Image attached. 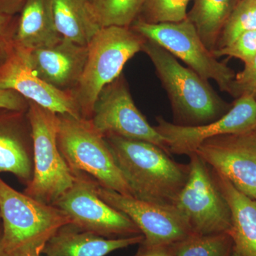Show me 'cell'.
<instances>
[{
	"instance_id": "obj_1",
	"label": "cell",
	"mask_w": 256,
	"mask_h": 256,
	"mask_svg": "<svg viewBox=\"0 0 256 256\" xmlns=\"http://www.w3.org/2000/svg\"><path fill=\"white\" fill-rule=\"evenodd\" d=\"M105 139L136 198L174 206L188 182L190 166L176 162L160 146L116 134Z\"/></svg>"
},
{
	"instance_id": "obj_2",
	"label": "cell",
	"mask_w": 256,
	"mask_h": 256,
	"mask_svg": "<svg viewBox=\"0 0 256 256\" xmlns=\"http://www.w3.org/2000/svg\"><path fill=\"white\" fill-rule=\"evenodd\" d=\"M142 52L150 58L171 102L174 124L198 126L220 118L232 107L218 95L208 80L156 42L146 40Z\"/></svg>"
},
{
	"instance_id": "obj_3",
	"label": "cell",
	"mask_w": 256,
	"mask_h": 256,
	"mask_svg": "<svg viewBox=\"0 0 256 256\" xmlns=\"http://www.w3.org/2000/svg\"><path fill=\"white\" fill-rule=\"evenodd\" d=\"M2 242L10 256H40L56 232L72 224L68 215L54 205L22 194L0 178Z\"/></svg>"
},
{
	"instance_id": "obj_4",
	"label": "cell",
	"mask_w": 256,
	"mask_h": 256,
	"mask_svg": "<svg viewBox=\"0 0 256 256\" xmlns=\"http://www.w3.org/2000/svg\"><path fill=\"white\" fill-rule=\"evenodd\" d=\"M146 41L131 28L106 26L98 32L88 46L85 67L73 92L82 118L92 119L101 92L120 76Z\"/></svg>"
},
{
	"instance_id": "obj_5",
	"label": "cell",
	"mask_w": 256,
	"mask_h": 256,
	"mask_svg": "<svg viewBox=\"0 0 256 256\" xmlns=\"http://www.w3.org/2000/svg\"><path fill=\"white\" fill-rule=\"evenodd\" d=\"M57 142L72 174H82L102 188L126 196L133 192L121 173L105 138L90 120L58 114Z\"/></svg>"
},
{
	"instance_id": "obj_6",
	"label": "cell",
	"mask_w": 256,
	"mask_h": 256,
	"mask_svg": "<svg viewBox=\"0 0 256 256\" xmlns=\"http://www.w3.org/2000/svg\"><path fill=\"white\" fill-rule=\"evenodd\" d=\"M28 118L33 142L34 173L25 194L53 205L74 182L57 142L58 114L28 101Z\"/></svg>"
},
{
	"instance_id": "obj_7",
	"label": "cell",
	"mask_w": 256,
	"mask_h": 256,
	"mask_svg": "<svg viewBox=\"0 0 256 256\" xmlns=\"http://www.w3.org/2000/svg\"><path fill=\"white\" fill-rule=\"evenodd\" d=\"M130 28L182 60L205 80H214L222 92L230 94L235 73L226 64L217 60L188 18L178 22L158 24L138 18Z\"/></svg>"
},
{
	"instance_id": "obj_8",
	"label": "cell",
	"mask_w": 256,
	"mask_h": 256,
	"mask_svg": "<svg viewBox=\"0 0 256 256\" xmlns=\"http://www.w3.org/2000/svg\"><path fill=\"white\" fill-rule=\"evenodd\" d=\"M188 156L190 174L174 206L194 234L228 233L232 227L230 208L215 183L210 166L195 153Z\"/></svg>"
},
{
	"instance_id": "obj_9",
	"label": "cell",
	"mask_w": 256,
	"mask_h": 256,
	"mask_svg": "<svg viewBox=\"0 0 256 256\" xmlns=\"http://www.w3.org/2000/svg\"><path fill=\"white\" fill-rule=\"evenodd\" d=\"M73 174L74 184L53 204L68 216L72 224L107 238L142 234L127 216L110 206L96 194L92 178L82 174Z\"/></svg>"
},
{
	"instance_id": "obj_10",
	"label": "cell",
	"mask_w": 256,
	"mask_h": 256,
	"mask_svg": "<svg viewBox=\"0 0 256 256\" xmlns=\"http://www.w3.org/2000/svg\"><path fill=\"white\" fill-rule=\"evenodd\" d=\"M90 122L104 137L116 134L144 141L170 154L166 140L138 110L122 77L109 84L101 92Z\"/></svg>"
},
{
	"instance_id": "obj_11",
	"label": "cell",
	"mask_w": 256,
	"mask_h": 256,
	"mask_svg": "<svg viewBox=\"0 0 256 256\" xmlns=\"http://www.w3.org/2000/svg\"><path fill=\"white\" fill-rule=\"evenodd\" d=\"M94 190L106 203L127 216L144 236L141 244L170 245L181 242L192 233L183 215L174 206H164L126 196L102 188L94 180Z\"/></svg>"
},
{
	"instance_id": "obj_12",
	"label": "cell",
	"mask_w": 256,
	"mask_h": 256,
	"mask_svg": "<svg viewBox=\"0 0 256 256\" xmlns=\"http://www.w3.org/2000/svg\"><path fill=\"white\" fill-rule=\"evenodd\" d=\"M194 153L237 190L256 200V132L210 138Z\"/></svg>"
},
{
	"instance_id": "obj_13",
	"label": "cell",
	"mask_w": 256,
	"mask_h": 256,
	"mask_svg": "<svg viewBox=\"0 0 256 256\" xmlns=\"http://www.w3.org/2000/svg\"><path fill=\"white\" fill-rule=\"evenodd\" d=\"M156 122L154 128L166 140L170 154L188 156L210 138L252 132L256 126V98L240 96L222 118L202 126H180L160 116L156 118Z\"/></svg>"
},
{
	"instance_id": "obj_14",
	"label": "cell",
	"mask_w": 256,
	"mask_h": 256,
	"mask_svg": "<svg viewBox=\"0 0 256 256\" xmlns=\"http://www.w3.org/2000/svg\"><path fill=\"white\" fill-rule=\"evenodd\" d=\"M0 89L18 92L55 114L84 119L73 92L57 88L40 78L30 66L24 50L18 47L0 66Z\"/></svg>"
},
{
	"instance_id": "obj_15",
	"label": "cell",
	"mask_w": 256,
	"mask_h": 256,
	"mask_svg": "<svg viewBox=\"0 0 256 256\" xmlns=\"http://www.w3.org/2000/svg\"><path fill=\"white\" fill-rule=\"evenodd\" d=\"M24 52L40 78L64 90L78 84L86 62L88 46L62 38L50 46Z\"/></svg>"
},
{
	"instance_id": "obj_16",
	"label": "cell",
	"mask_w": 256,
	"mask_h": 256,
	"mask_svg": "<svg viewBox=\"0 0 256 256\" xmlns=\"http://www.w3.org/2000/svg\"><path fill=\"white\" fill-rule=\"evenodd\" d=\"M144 236L107 238L78 228L72 224L60 227L46 242V256H106L118 249L140 244Z\"/></svg>"
},
{
	"instance_id": "obj_17",
	"label": "cell",
	"mask_w": 256,
	"mask_h": 256,
	"mask_svg": "<svg viewBox=\"0 0 256 256\" xmlns=\"http://www.w3.org/2000/svg\"><path fill=\"white\" fill-rule=\"evenodd\" d=\"M212 176L226 200L232 214L234 250L239 256H256V200L244 194L226 178L210 169Z\"/></svg>"
},
{
	"instance_id": "obj_18",
	"label": "cell",
	"mask_w": 256,
	"mask_h": 256,
	"mask_svg": "<svg viewBox=\"0 0 256 256\" xmlns=\"http://www.w3.org/2000/svg\"><path fill=\"white\" fill-rule=\"evenodd\" d=\"M20 12L15 46L30 52L54 44L62 38L55 26L52 0H26Z\"/></svg>"
},
{
	"instance_id": "obj_19",
	"label": "cell",
	"mask_w": 256,
	"mask_h": 256,
	"mask_svg": "<svg viewBox=\"0 0 256 256\" xmlns=\"http://www.w3.org/2000/svg\"><path fill=\"white\" fill-rule=\"evenodd\" d=\"M57 31L62 38L88 46L100 30L89 0H52Z\"/></svg>"
},
{
	"instance_id": "obj_20",
	"label": "cell",
	"mask_w": 256,
	"mask_h": 256,
	"mask_svg": "<svg viewBox=\"0 0 256 256\" xmlns=\"http://www.w3.org/2000/svg\"><path fill=\"white\" fill-rule=\"evenodd\" d=\"M188 18L207 48H216L220 32L239 0H192Z\"/></svg>"
},
{
	"instance_id": "obj_21",
	"label": "cell",
	"mask_w": 256,
	"mask_h": 256,
	"mask_svg": "<svg viewBox=\"0 0 256 256\" xmlns=\"http://www.w3.org/2000/svg\"><path fill=\"white\" fill-rule=\"evenodd\" d=\"M0 172L12 173L28 185L33 178V146L4 126H0Z\"/></svg>"
},
{
	"instance_id": "obj_22",
	"label": "cell",
	"mask_w": 256,
	"mask_h": 256,
	"mask_svg": "<svg viewBox=\"0 0 256 256\" xmlns=\"http://www.w3.org/2000/svg\"><path fill=\"white\" fill-rule=\"evenodd\" d=\"M146 0H90L92 12L101 28H130L139 18Z\"/></svg>"
},
{
	"instance_id": "obj_23",
	"label": "cell",
	"mask_w": 256,
	"mask_h": 256,
	"mask_svg": "<svg viewBox=\"0 0 256 256\" xmlns=\"http://www.w3.org/2000/svg\"><path fill=\"white\" fill-rule=\"evenodd\" d=\"M234 244L228 233L192 234L175 244V256H232Z\"/></svg>"
},
{
	"instance_id": "obj_24",
	"label": "cell",
	"mask_w": 256,
	"mask_h": 256,
	"mask_svg": "<svg viewBox=\"0 0 256 256\" xmlns=\"http://www.w3.org/2000/svg\"><path fill=\"white\" fill-rule=\"evenodd\" d=\"M252 30H256V0H239L220 32L216 50L228 46Z\"/></svg>"
},
{
	"instance_id": "obj_25",
	"label": "cell",
	"mask_w": 256,
	"mask_h": 256,
	"mask_svg": "<svg viewBox=\"0 0 256 256\" xmlns=\"http://www.w3.org/2000/svg\"><path fill=\"white\" fill-rule=\"evenodd\" d=\"M192 0H146L140 20L148 23L178 22L188 18Z\"/></svg>"
},
{
	"instance_id": "obj_26",
	"label": "cell",
	"mask_w": 256,
	"mask_h": 256,
	"mask_svg": "<svg viewBox=\"0 0 256 256\" xmlns=\"http://www.w3.org/2000/svg\"><path fill=\"white\" fill-rule=\"evenodd\" d=\"M212 52L216 58L226 56L238 58L245 65L256 56V30L245 32L228 46L217 48Z\"/></svg>"
},
{
	"instance_id": "obj_27",
	"label": "cell",
	"mask_w": 256,
	"mask_h": 256,
	"mask_svg": "<svg viewBox=\"0 0 256 256\" xmlns=\"http://www.w3.org/2000/svg\"><path fill=\"white\" fill-rule=\"evenodd\" d=\"M230 95L236 98L245 95L256 98V56L244 65L242 72L236 74Z\"/></svg>"
},
{
	"instance_id": "obj_28",
	"label": "cell",
	"mask_w": 256,
	"mask_h": 256,
	"mask_svg": "<svg viewBox=\"0 0 256 256\" xmlns=\"http://www.w3.org/2000/svg\"><path fill=\"white\" fill-rule=\"evenodd\" d=\"M18 22L14 16L0 15V66L14 52Z\"/></svg>"
},
{
	"instance_id": "obj_29",
	"label": "cell",
	"mask_w": 256,
	"mask_h": 256,
	"mask_svg": "<svg viewBox=\"0 0 256 256\" xmlns=\"http://www.w3.org/2000/svg\"><path fill=\"white\" fill-rule=\"evenodd\" d=\"M24 99L18 92L0 89V109L22 112L26 107Z\"/></svg>"
},
{
	"instance_id": "obj_30",
	"label": "cell",
	"mask_w": 256,
	"mask_h": 256,
	"mask_svg": "<svg viewBox=\"0 0 256 256\" xmlns=\"http://www.w3.org/2000/svg\"><path fill=\"white\" fill-rule=\"evenodd\" d=\"M134 256H175V244L170 245L146 246L140 244Z\"/></svg>"
},
{
	"instance_id": "obj_31",
	"label": "cell",
	"mask_w": 256,
	"mask_h": 256,
	"mask_svg": "<svg viewBox=\"0 0 256 256\" xmlns=\"http://www.w3.org/2000/svg\"><path fill=\"white\" fill-rule=\"evenodd\" d=\"M26 0H0V15L14 16L21 12Z\"/></svg>"
},
{
	"instance_id": "obj_32",
	"label": "cell",
	"mask_w": 256,
	"mask_h": 256,
	"mask_svg": "<svg viewBox=\"0 0 256 256\" xmlns=\"http://www.w3.org/2000/svg\"><path fill=\"white\" fill-rule=\"evenodd\" d=\"M0 256H10L8 255V252H5L4 247H3L1 236H0Z\"/></svg>"
},
{
	"instance_id": "obj_33",
	"label": "cell",
	"mask_w": 256,
	"mask_h": 256,
	"mask_svg": "<svg viewBox=\"0 0 256 256\" xmlns=\"http://www.w3.org/2000/svg\"><path fill=\"white\" fill-rule=\"evenodd\" d=\"M232 256H239V255L235 252V250H234L233 252H232Z\"/></svg>"
},
{
	"instance_id": "obj_34",
	"label": "cell",
	"mask_w": 256,
	"mask_h": 256,
	"mask_svg": "<svg viewBox=\"0 0 256 256\" xmlns=\"http://www.w3.org/2000/svg\"><path fill=\"white\" fill-rule=\"evenodd\" d=\"M252 132H256V126L255 128H254V131H252Z\"/></svg>"
},
{
	"instance_id": "obj_35",
	"label": "cell",
	"mask_w": 256,
	"mask_h": 256,
	"mask_svg": "<svg viewBox=\"0 0 256 256\" xmlns=\"http://www.w3.org/2000/svg\"></svg>"
},
{
	"instance_id": "obj_36",
	"label": "cell",
	"mask_w": 256,
	"mask_h": 256,
	"mask_svg": "<svg viewBox=\"0 0 256 256\" xmlns=\"http://www.w3.org/2000/svg\"><path fill=\"white\" fill-rule=\"evenodd\" d=\"M89 1H90V0H89Z\"/></svg>"
}]
</instances>
